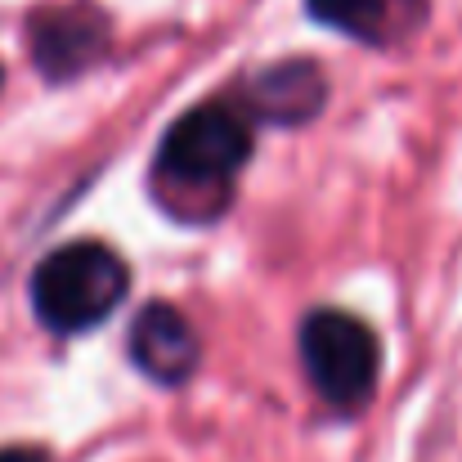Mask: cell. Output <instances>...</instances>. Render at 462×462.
I'll return each instance as SVG.
<instances>
[{
    "instance_id": "6da1fadb",
    "label": "cell",
    "mask_w": 462,
    "mask_h": 462,
    "mask_svg": "<svg viewBox=\"0 0 462 462\" xmlns=\"http://www.w3.org/2000/svg\"><path fill=\"white\" fill-rule=\"evenodd\" d=\"M131 288L126 261L104 243H72L50 252L32 274L36 319L54 332H86L122 306Z\"/></svg>"
},
{
    "instance_id": "7a4b0ae2",
    "label": "cell",
    "mask_w": 462,
    "mask_h": 462,
    "mask_svg": "<svg viewBox=\"0 0 462 462\" xmlns=\"http://www.w3.org/2000/svg\"><path fill=\"white\" fill-rule=\"evenodd\" d=\"M301 364L328 404L359 409L373 395L382 346L364 319L346 310H314L301 323Z\"/></svg>"
},
{
    "instance_id": "3957f363",
    "label": "cell",
    "mask_w": 462,
    "mask_h": 462,
    "mask_svg": "<svg viewBox=\"0 0 462 462\" xmlns=\"http://www.w3.org/2000/svg\"><path fill=\"white\" fill-rule=\"evenodd\" d=\"M247 153H252L247 122L229 104H202L166 131L157 149V171L175 184L207 189V184H229L243 171Z\"/></svg>"
},
{
    "instance_id": "277c9868",
    "label": "cell",
    "mask_w": 462,
    "mask_h": 462,
    "mask_svg": "<svg viewBox=\"0 0 462 462\" xmlns=\"http://www.w3.org/2000/svg\"><path fill=\"white\" fill-rule=\"evenodd\" d=\"M131 359L157 386H180V382L193 377L202 346H198V337H193V328L180 310L153 301V306L140 310V319L131 328Z\"/></svg>"
},
{
    "instance_id": "5b68a950",
    "label": "cell",
    "mask_w": 462,
    "mask_h": 462,
    "mask_svg": "<svg viewBox=\"0 0 462 462\" xmlns=\"http://www.w3.org/2000/svg\"><path fill=\"white\" fill-rule=\"evenodd\" d=\"M108 27L95 9H45L32 18V54L45 77H72L99 59Z\"/></svg>"
},
{
    "instance_id": "8992f818",
    "label": "cell",
    "mask_w": 462,
    "mask_h": 462,
    "mask_svg": "<svg viewBox=\"0 0 462 462\" xmlns=\"http://www.w3.org/2000/svg\"><path fill=\"white\" fill-rule=\"evenodd\" d=\"M422 5L427 0H306L310 18L364 45H386L404 36L422 18Z\"/></svg>"
},
{
    "instance_id": "52a82bcc",
    "label": "cell",
    "mask_w": 462,
    "mask_h": 462,
    "mask_svg": "<svg viewBox=\"0 0 462 462\" xmlns=\"http://www.w3.org/2000/svg\"><path fill=\"white\" fill-rule=\"evenodd\" d=\"M319 99H323V77L306 59L279 63L256 81V108L274 122H306L319 113Z\"/></svg>"
},
{
    "instance_id": "ba28073f",
    "label": "cell",
    "mask_w": 462,
    "mask_h": 462,
    "mask_svg": "<svg viewBox=\"0 0 462 462\" xmlns=\"http://www.w3.org/2000/svg\"><path fill=\"white\" fill-rule=\"evenodd\" d=\"M0 462H45L41 449H0Z\"/></svg>"
}]
</instances>
